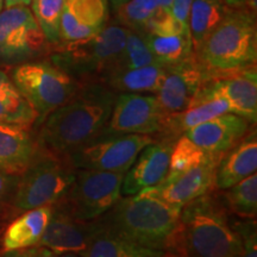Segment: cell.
Here are the masks:
<instances>
[{
	"label": "cell",
	"instance_id": "cell-7",
	"mask_svg": "<svg viewBox=\"0 0 257 257\" xmlns=\"http://www.w3.org/2000/svg\"><path fill=\"white\" fill-rule=\"evenodd\" d=\"M10 78L43 120L78 92L80 83L49 60H35L14 66Z\"/></svg>",
	"mask_w": 257,
	"mask_h": 257
},
{
	"label": "cell",
	"instance_id": "cell-37",
	"mask_svg": "<svg viewBox=\"0 0 257 257\" xmlns=\"http://www.w3.org/2000/svg\"><path fill=\"white\" fill-rule=\"evenodd\" d=\"M40 257H85L81 253H75V252H55L51 251V250L43 248L41 246V252Z\"/></svg>",
	"mask_w": 257,
	"mask_h": 257
},
{
	"label": "cell",
	"instance_id": "cell-9",
	"mask_svg": "<svg viewBox=\"0 0 257 257\" xmlns=\"http://www.w3.org/2000/svg\"><path fill=\"white\" fill-rule=\"evenodd\" d=\"M156 138L147 135L101 133L66 156L75 169L125 174L138 154Z\"/></svg>",
	"mask_w": 257,
	"mask_h": 257
},
{
	"label": "cell",
	"instance_id": "cell-38",
	"mask_svg": "<svg viewBox=\"0 0 257 257\" xmlns=\"http://www.w3.org/2000/svg\"><path fill=\"white\" fill-rule=\"evenodd\" d=\"M31 0H4V8H15V6H29Z\"/></svg>",
	"mask_w": 257,
	"mask_h": 257
},
{
	"label": "cell",
	"instance_id": "cell-26",
	"mask_svg": "<svg viewBox=\"0 0 257 257\" xmlns=\"http://www.w3.org/2000/svg\"><path fill=\"white\" fill-rule=\"evenodd\" d=\"M95 223L93 236L85 257H165L167 253L128 242L120 237L101 230Z\"/></svg>",
	"mask_w": 257,
	"mask_h": 257
},
{
	"label": "cell",
	"instance_id": "cell-25",
	"mask_svg": "<svg viewBox=\"0 0 257 257\" xmlns=\"http://www.w3.org/2000/svg\"><path fill=\"white\" fill-rule=\"evenodd\" d=\"M226 12V5L221 0H192L188 15V30L194 53L223 21Z\"/></svg>",
	"mask_w": 257,
	"mask_h": 257
},
{
	"label": "cell",
	"instance_id": "cell-11",
	"mask_svg": "<svg viewBox=\"0 0 257 257\" xmlns=\"http://www.w3.org/2000/svg\"><path fill=\"white\" fill-rule=\"evenodd\" d=\"M167 115L155 94L118 93L102 133L147 135L157 138L165 131Z\"/></svg>",
	"mask_w": 257,
	"mask_h": 257
},
{
	"label": "cell",
	"instance_id": "cell-18",
	"mask_svg": "<svg viewBox=\"0 0 257 257\" xmlns=\"http://www.w3.org/2000/svg\"><path fill=\"white\" fill-rule=\"evenodd\" d=\"M107 19L108 0H66L60 25L61 43L95 36Z\"/></svg>",
	"mask_w": 257,
	"mask_h": 257
},
{
	"label": "cell",
	"instance_id": "cell-19",
	"mask_svg": "<svg viewBox=\"0 0 257 257\" xmlns=\"http://www.w3.org/2000/svg\"><path fill=\"white\" fill-rule=\"evenodd\" d=\"M36 137L30 128L0 124V172L22 175L38 153Z\"/></svg>",
	"mask_w": 257,
	"mask_h": 257
},
{
	"label": "cell",
	"instance_id": "cell-30",
	"mask_svg": "<svg viewBox=\"0 0 257 257\" xmlns=\"http://www.w3.org/2000/svg\"><path fill=\"white\" fill-rule=\"evenodd\" d=\"M64 3L66 0H31L32 15L53 48L61 43L60 25Z\"/></svg>",
	"mask_w": 257,
	"mask_h": 257
},
{
	"label": "cell",
	"instance_id": "cell-12",
	"mask_svg": "<svg viewBox=\"0 0 257 257\" xmlns=\"http://www.w3.org/2000/svg\"><path fill=\"white\" fill-rule=\"evenodd\" d=\"M213 98H221L230 112L255 125L257 120L256 66L225 73H210L193 106Z\"/></svg>",
	"mask_w": 257,
	"mask_h": 257
},
{
	"label": "cell",
	"instance_id": "cell-22",
	"mask_svg": "<svg viewBox=\"0 0 257 257\" xmlns=\"http://www.w3.org/2000/svg\"><path fill=\"white\" fill-rule=\"evenodd\" d=\"M168 67L160 63L135 69H115L102 80L115 93H147L156 94L162 85Z\"/></svg>",
	"mask_w": 257,
	"mask_h": 257
},
{
	"label": "cell",
	"instance_id": "cell-6",
	"mask_svg": "<svg viewBox=\"0 0 257 257\" xmlns=\"http://www.w3.org/2000/svg\"><path fill=\"white\" fill-rule=\"evenodd\" d=\"M76 169L66 157L38 149V153L19 175L12 212L14 217L34 208L59 202L75 178Z\"/></svg>",
	"mask_w": 257,
	"mask_h": 257
},
{
	"label": "cell",
	"instance_id": "cell-36",
	"mask_svg": "<svg viewBox=\"0 0 257 257\" xmlns=\"http://www.w3.org/2000/svg\"><path fill=\"white\" fill-rule=\"evenodd\" d=\"M41 246L35 245L30 248L16 249V250H2L0 257H40Z\"/></svg>",
	"mask_w": 257,
	"mask_h": 257
},
{
	"label": "cell",
	"instance_id": "cell-33",
	"mask_svg": "<svg viewBox=\"0 0 257 257\" xmlns=\"http://www.w3.org/2000/svg\"><path fill=\"white\" fill-rule=\"evenodd\" d=\"M232 220L240 237V250L237 257H257L256 219L233 216Z\"/></svg>",
	"mask_w": 257,
	"mask_h": 257
},
{
	"label": "cell",
	"instance_id": "cell-2",
	"mask_svg": "<svg viewBox=\"0 0 257 257\" xmlns=\"http://www.w3.org/2000/svg\"><path fill=\"white\" fill-rule=\"evenodd\" d=\"M182 207L140 192L119 198L106 213L95 219L101 230L128 242L172 256Z\"/></svg>",
	"mask_w": 257,
	"mask_h": 257
},
{
	"label": "cell",
	"instance_id": "cell-39",
	"mask_svg": "<svg viewBox=\"0 0 257 257\" xmlns=\"http://www.w3.org/2000/svg\"><path fill=\"white\" fill-rule=\"evenodd\" d=\"M225 5L229 6L231 9H238L240 6L245 4L246 0H221Z\"/></svg>",
	"mask_w": 257,
	"mask_h": 257
},
{
	"label": "cell",
	"instance_id": "cell-42",
	"mask_svg": "<svg viewBox=\"0 0 257 257\" xmlns=\"http://www.w3.org/2000/svg\"><path fill=\"white\" fill-rule=\"evenodd\" d=\"M165 257H169V256H168V255H166V256H165Z\"/></svg>",
	"mask_w": 257,
	"mask_h": 257
},
{
	"label": "cell",
	"instance_id": "cell-10",
	"mask_svg": "<svg viewBox=\"0 0 257 257\" xmlns=\"http://www.w3.org/2000/svg\"><path fill=\"white\" fill-rule=\"evenodd\" d=\"M53 47L29 6H15L0 12V64H17L49 55Z\"/></svg>",
	"mask_w": 257,
	"mask_h": 257
},
{
	"label": "cell",
	"instance_id": "cell-23",
	"mask_svg": "<svg viewBox=\"0 0 257 257\" xmlns=\"http://www.w3.org/2000/svg\"><path fill=\"white\" fill-rule=\"evenodd\" d=\"M37 120V112L16 87L9 73L0 68V124L31 128Z\"/></svg>",
	"mask_w": 257,
	"mask_h": 257
},
{
	"label": "cell",
	"instance_id": "cell-24",
	"mask_svg": "<svg viewBox=\"0 0 257 257\" xmlns=\"http://www.w3.org/2000/svg\"><path fill=\"white\" fill-rule=\"evenodd\" d=\"M227 112H230L227 102L221 98H213L192 106V107L182 112L168 113L166 119L165 131L160 137L178 138L189 128L205 123V121L220 114L227 113Z\"/></svg>",
	"mask_w": 257,
	"mask_h": 257
},
{
	"label": "cell",
	"instance_id": "cell-16",
	"mask_svg": "<svg viewBox=\"0 0 257 257\" xmlns=\"http://www.w3.org/2000/svg\"><path fill=\"white\" fill-rule=\"evenodd\" d=\"M221 156L186 172L168 182L143 189L148 194L166 201L167 204L182 207L189 201L207 194L214 188V174Z\"/></svg>",
	"mask_w": 257,
	"mask_h": 257
},
{
	"label": "cell",
	"instance_id": "cell-34",
	"mask_svg": "<svg viewBox=\"0 0 257 257\" xmlns=\"http://www.w3.org/2000/svg\"><path fill=\"white\" fill-rule=\"evenodd\" d=\"M18 180V175L5 174L0 172V220L14 217L12 204H14Z\"/></svg>",
	"mask_w": 257,
	"mask_h": 257
},
{
	"label": "cell",
	"instance_id": "cell-1",
	"mask_svg": "<svg viewBox=\"0 0 257 257\" xmlns=\"http://www.w3.org/2000/svg\"><path fill=\"white\" fill-rule=\"evenodd\" d=\"M117 94L102 82L80 83L72 99L37 124L38 148L66 157L100 135L110 118Z\"/></svg>",
	"mask_w": 257,
	"mask_h": 257
},
{
	"label": "cell",
	"instance_id": "cell-40",
	"mask_svg": "<svg viewBox=\"0 0 257 257\" xmlns=\"http://www.w3.org/2000/svg\"><path fill=\"white\" fill-rule=\"evenodd\" d=\"M108 2L111 3L112 8H113V10L115 11V10H118L120 8L121 5H124L125 3L128 2V0H108Z\"/></svg>",
	"mask_w": 257,
	"mask_h": 257
},
{
	"label": "cell",
	"instance_id": "cell-32",
	"mask_svg": "<svg viewBox=\"0 0 257 257\" xmlns=\"http://www.w3.org/2000/svg\"><path fill=\"white\" fill-rule=\"evenodd\" d=\"M119 23L128 30L147 32L156 11V0H128L115 10Z\"/></svg>",
	"mask_w": 257,
	"mask_h": 257
},
{
	"label": "cell",
	"instance_id": "cell-27",
	"mask_svg": "<svg viewBox=\"0 0 257 257\" xmlns=\"http://www.w3.org/2000/svg\"><path fill=\"white\" fill-rule=\"evenodd\" d=\"M144 36L156 62L165 67L181 63L194 54L189 31L170 36H159L146 32Z\"/></svg>",
	"mask_w": 257,
	"mask_h": 257
},
{
	"label": "cell",
	"instance_id": "cell-41",
	"mask_svg": "<svg viewBox=\"0 0 257 257\" xmlns=\"http://www.w3.org/2000/svg\"><path fill=\"white\" fill-rule=\"evenodd\" d=\"M4 10V0H0V12Z\"/></svg>",
	"mask_w": 257,
	"mask_h": 257
},
{
	"label": "cell",
	"instance_id": "cell-21",
	"mask_svg": "<svg viewBox=\"0 0 257 257\" xmlns=\"http://www.w3.org/2000/svg\"><path fill=\"white\" fill-rule=\"evenodd\" d=\"M54 205L25 211L14 218L0 237L2 250H16L38 245L53 216Z\"/></svg>",
	"mask_w": 257,
	"mask_h": 257
},
{
	"label": "cell",
	"instance_id": "cell-29",
	"mask_svg": "<svg viewBox=\"0 0 257 257\" xmlns=\"http://www.w3.org/2000/svg\"><path fill=\"white\" fill-rule=\"evenodd\" d=\"M214 157H218V155L205 152L197 144L193 143L188 137L181 135V136L176 138L174 144H173L172 153H170L168 174L163 180V182L172 181L178 176L193 169L194 167L206 163L212 159H214Z\"/></svg>",
	"mask_w": 257,
	"mask_h": 257
},
{
	"label": "cell",
	"instance_id": "cell-14",
	"mask_svg": "<svg viewBox=\"0 0 257 257\" xmlns=\"http://www.w3.org/2000/svg\"><path fill=\"white\" fill-rule=\"evenodd\" d=\"M176 138L159 137L138 154L125 173L121 195H135L143 189L162 184L169 169L170 153Z\"/></svg>",
	"mask_w": 257,
	"mask_h": 257
},
{
	"label": "cell",
	"instance_id": "cell-13",
	"mask_svg": "<svg viewBox=\"0 0 257 257\" xmlns=\"http://www.w3.org/2000/svg\"><path fill=\"white\" fill-rule=\"evenodd\" d=\"M208 79V72L199 62L195 53L181 63L168 67L157 100L167 113H178L192 107Z\"/></svg>",
	"mask_w": 257,
	"mask_h": 257
},
{
	"label": "cell",
	"instance_id": "cell-35",
	"mask_svg": "<svg viewBox=\"0 0 257 257\" xmlns=\"http://www.w3.org/2000/svg\"><path fill=\"white\" fill-rule=\"evenodd\" d=\"M192 0H173L172 15L185 27H188V15Z\"/></svg>",
	"mask_w": 257,
	"mask_h": 257
},
{
	"label": "cell",
	"instance_id": "cell-17",
	"mask_svg": "<svg viewBox=\"0 0 257 257\" xmlns=\"http://www.w3.org/2000/svg\"><path fill=\"white\" fill-rule=\"evenodd\" d=\"M94 233V220H79L54 206L53 216L38 245L55 252H75L85 255Z\"/></svg>",
	"mask_w": 257,
	"mask_h": 257
},
{
	"label": "cell",
	"instance_id": "cell-28",
	"mask_svg": "<svg viewBox=\"0 0 257 257\" xmlns=\"http://www.w3.org/2000/svg\"><path fill=\"white\" fill-rule=\"evenodd\" d=\"M226 210L233 216L239 218L256 219L257 216V175L243 179L231 187L223 189L219 193Z\"/></svg>",
	"mask_w": 257,
	"mask_h": 257
},
{
	"label": "cell",
	"instance_id": "cell-8",
	"mask_svg": "<svg viewBox=\"0 0 257 257\" xmlns=\"http://www.w3.org/2000/svg\"><path fill=\"white\" fill-rule=\"evenodd\" d=\"M125 174L76 169L63 198L54 205L79 220L92 221L106 213L121 197Z\"/></svg>",
	"mask_w": 257,
	"mask_h": 257
},
{
	"label": "cell",
	"instance_id": "cell-3",
	"mask_svg": "<svg viewBox=\"0 0 257 257\" xmlns=\"http://www.w3.org/2000/svg\"><path fill=\"white\" fill-rule=\"evenodd\" d=\"M219 195L212 192L182 206L170 257H237L240 237Z\"/></svg>",
	"mask_w": 257,
	"mask_h": 257
},
{
	"label": "cell",
	"instance_id": "cell-31",
	"mask_svg": "<svg viewBox=\"0 0 257 257\" xmlns=\"http://www.w3.org/2000/svg\"><path fill=\"white\" fill-rule=\"evenodd\" d=\"M146 32L128 30L124 49L117 61L114 69H135L157 63L148 47ZM108 75V74H107ZM106 75V76H107Z\"/></svg>",
	"mask_w": 257,
	"mask_h": 257
},
{
	"label": "cell",
	"instance_id": "cell-15",
	"mask_svg": "<svg viewBox=\"0 0 257 257\" xmlns=\"http://www.w3.org/2000/svg\"><path fill=\"white\" fill-rule=\"evenodd\" d=\"M253 126L245 118L227 112L189 128L182 135L205 152L223 156L238 144Z\"/></svg>",
	"mask_w": 257,
	"mask_h": 257
},
{
	"label": "cell",
	"instance_id": "cell-5",
	"mask_svg": "<svg viewBox=\"0 0 257 257\" xmlns=\"http://www.w3.org/2000/svg\"><path fill=\"white\" fill-rule=\"evenodd\" d=\"M127 31L123 25H105L95 36L53 48L48 60L79 83L102 82L117 64Z\"/></svg>",
	"mask_w": 257,
	"mask_h": 257
},
{
	"label": "cell",
	"instance_id": "cell-4",
	"mask_svg": "<svg viewBox=\"0 0 257 257\" xmlns=\"http://www.w3.org/2000/svg\"><path fill=\"white\" fill-rule=\"evenodd\" d=\"M210 73H225L256 66L255 15L245 10H227L223 21L195 51Z\"/></svg>",
	"mask_w": 257,
	"mask_h": 257
},
{
	"label": "cell",
	"instance_id": "cell-20",
	"mask_svg": "<svg viewBox=\"0 0 257 257\" xmlns=\"http://www.w3.org/2000/svg\"><path fill=\"white\" fill-rule=\"evenodd\" d=\"M256 169L257 134L253 126L238 144L221 156L214 174V187L219 191L229 188L252 175Z\"/></svg>",
	"mask_w": 257,
	"mask_h": 257
}]
</instances>
